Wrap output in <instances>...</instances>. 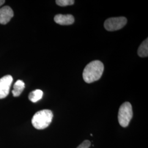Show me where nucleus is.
<instances>
[{
	"instance_id": "obj_1",
	"label": "nucleus",
	"mask_w": 148,
	"mask_h": 148,
	"mask_svg": "<svg viewBox=\"0 0 148 148\" xmlns=\"http://www.w3.org/2000/svg\"><path fill=\"white\" fill-rule=\"evenodd\" d=\"M104 71V65L99 60H94L88 64L83 71V79L90 84L101 79Z\"/></svg>"
},
{
	"instance_id": "obj_2",
	"label": "nucleus",
	"mask_w": 148,
	"mask_h": 148,
	"mask_svg": "<svg viewBox=\"0 0 148 148\" xmlns=\"http://www.w3.org/2000/svg\"><path fill=\"white\" fill-rule=\"evenodd\" d=\"M52 111L45 109L37 111L32 117V123L37 130H43L49 126L53 119Z\"/></svg>"
},
{
	"instance_id": "obj_3",
	"label": "nucleus",
	"mask_w": 148,
	"mask_h": 148,
	"mask_svg": "<svg viewBox=\"0 0 148 148\" xmlns=\"http://www.w3.org/2000/svg\"><path fill=\"white\" fill-rule=\"evenodd\" d=\"M133 117L132 107L130 103L125 102L119 108L118 114V120L122 127L128 126Z\"/></svg>"
},
{
	"instance_id": "obj_4",
	"label": "nucleus",
	"mask_w": 148,
	"mask_h": 148,
	"mask_svg": "<svg viewBox=\"0 0 148 148\" xmlns=\"http://www.w3.org/2000/svg\"><path fill=\"white\" fill-rule=\"evenodd\" d=\"M127 22V19L123 16L110 18L106 20L104 23V27L108 31H116L125 26Z\"/></svg>"
},
{
	"instance_id": "obj_5",
	"label": "nucleus",
	"mask_w": 148,
	"mask_h": 148,
	"mask_svg": "<svg viewBox=\"0 0 148 148\" xmlns=\"http://www.w3.org/2000/svg\"><path fill=\"white\" fill-rule=\"evenodd\" d=\"M13 80L12 76L9 75L0 79V99L5 98L8 95Z\"/></svg>"
},
{
	"instance_id": "obj_6",
	"label": "nucleus",
	"mask_w": 148,
	"mask_h": 148,
	"mask_svg": "<svg viewBox=\"0 0 148 148\" xmlns=\"http://www.w3.org/2000/svg\"><path fill=\"white\" fill-rule=\"evenodd\" d=\"M14 16V12L10 7L5 5L0 8V24H6Z\"/></svg>"
},
{
	"instance_id": "obj_7",
	"label": "nucleus",
	"mask_w": 148,
	"mask_h": 148,
	"mask_svg": "<svg viewBox=\"0 0 148 148\" xmlns=\"http://www.w3.org/2000/svg\"><path fill=\"white\" fill-rule=\"evenodd\" d=\"M55 22L61 25H69L73 24L75 21L74 17L71 14H57L54 16Z\"/></svg>"
},
{
	"instance_id": "obj_8",
	"label": "nucleus",
	"mask_w": 148,
	"mask_h": 148,
	"mask_svg": "<svg viewBox=\"0 0 148 148\" xmlns=\"http://www.w3.org/2000/svg\"><path fill=\"white\" fill-rule=\"evenodd\" d=\"M24 88H25L24 82L20 79L16 81L13 86V90L12 91L13 95L15 97H19L21 95V93L23 92Z\"/></svg>"
},
{
	"instance_id": "obj_9",
	"label": "nucleus",
	"mask_w": 148,
	"mask_h": 148,
	"mask_svg": "<svg viewBox=\"0 0 148 148\" xmlns=\"http://www.w3.org/2000/svg\"><path fill=\"white\" fill-rule=\"evenodd\" d=\"M138 54L140 57H147L148 56V39L147 38L140 45L138 49Z\"/></svg>"
},
{
	"instance_id": "obj_10",
	"label": "nucleus",
	"mask_w": 148,
	"mask_h": 148,
	"mask_svg": "<svg viewBox=\"0 0 148 148\" xmlns=\"http://www.w3.org/2000/svg\"><path fill=\"white\" fill-rule=\"evenodd\" d=\"M43 95V93L41 90H34L30 93L29 95V99L32 103H36L38 101L41 99Z\"/></svg>"
},
{
	"instance_id": "obj_11",
	"label": "nucleus",
	"mask_w": 148,
	"mask_h": 148,
	"mask_svg": "<svg viewBox=\"0 0 148 148\" xmlns=\"http://www.w3.org/2000/svg\"><path fill=\"white\" fill-rule=\"evenodd\" d=\"M56 3L61 7L73 5L75 2L74 0H57Z\"/></svg>"
},
{
	"instance_id": "obj_12",
	"label": "nucleus",
	"mask_w": 148,
	"mask_h": 148,
	"mask_svg": "<svg viewBox=\"0 0 148 148\" xmlns=\"http://www.w3.org/2000/svg\"><path fill=\"white\" fill-rule=\"evenodd\" d=\"M90 142L88 140H86L79 145L77 148H90Z\"/></svg>"
},
{
	"instance_id": "obj_13",
	"label": "nucleus",
	"mask_w": 148,
	"mask_h": 148,
	"mask_svg": "<svg viewBox=\"0 0 148 148\" xmlns=\"http://www.w3.org/2000/svg\"><path fill=\"white\" fill-rule=\"evenodd\" d=\"M5 2V1L4 0H0V6H1L2 5H3Z\"/></svg>"
}]
</instances>
